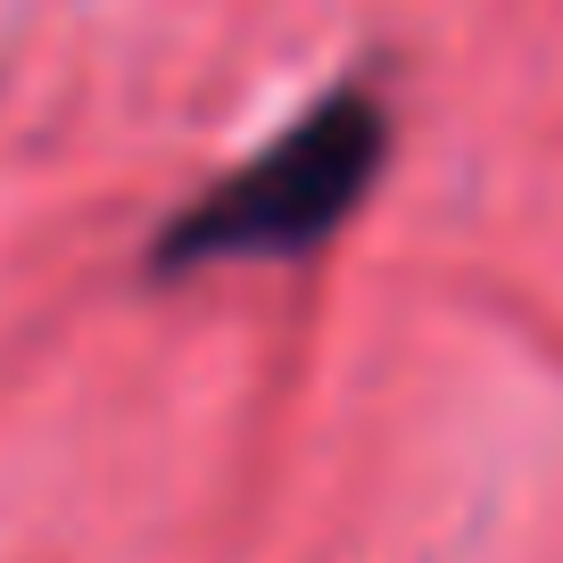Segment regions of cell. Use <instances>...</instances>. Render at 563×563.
<instances>
[{
	"mask_svg": "<svg viewBox=\"0 0 563 563\" xmlns=\"http://www.w3.org/2000/svg\"><path fill=\"white\" fill-rule=\"evenodd\" d=\"M389 150V124L365 91L307 108L282 141H265L241 175L175 216L166 265H224V257H299L365 199L373 166Z\"/></svg>",
	"mask_w": 563,
	"mask_h": 563,
	"instance_id": "cell-1",
	"label": "cell"
}]
</instances>
